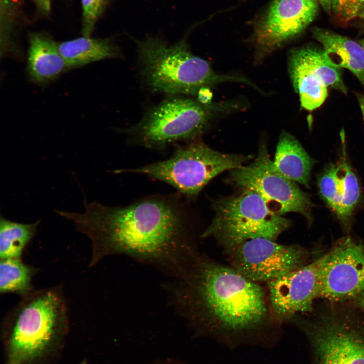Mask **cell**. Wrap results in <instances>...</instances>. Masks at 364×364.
I'll list each match as a JSON object with an SVG mask.
<instances>
[{
    "label": "cell",
    "instance_id": "obj_1",
    "mask_svg": "<svg viewBox=\"0 0 364 364\" xmlns=\"http://www.w3.org/2000/svg\"><path fill=\"white\" fill-rule=\"evenodd\" d=\"M178 194L152 195L123 206L85 201L83 213L56 212L90 239L89 266L108 255L122 254L158 265L176 277L199 253L190 214Z\"/></svg>",
    "mask_w": 364,
    "mask_h": 364
},
{
    "label": "cell",
    "instance_id": "obj_2",
    "mask_svg": "<svg viewBox=\"0 0 364 364\" xmlns=\"http://www.w3.org/2000/svg\"><path fill=\"white\" fill-rule=\"evenodd\" d=\"M171 287L180 311L205 328L225 335L260 332L279 324L267 288L200 253Z\"/></svg>",
    "mask_w": 364,
    "mask_h": 364
},
{
    "label": "cell",
    "instance_id": "obj_3",
    "mask_svg": "<svg viewBox=\"0 0 364 364\" xmlns=\"http://www.w3.org/2000/svg\"><path fill=\"white\" fill-rule=\"evenodd\" d=\"M136 43L141 76L153 92L196 96L202 88L225 82L243 83L257 92L260 89L244 76L215 72L208 61L191 52L185 38L173 45L155 37Z\"/></svg>",
    "mask_w": 364,
    "mask_h": 364
},
{
    "label": "cell",
    "instance_id": "obj_4",
    "mask_svg": "<svg viewBox=\"0 0 364 364\" xmlns=\"http://www.w3.org/2000/svg\"><path fill=\"white\" fill-rule=\"evenodd\" d=\"M245 107L238 100L206 104L196 98L172 95L151 107L138 123L122 132L134 144L163 150L201 139L216 118Z\"/></svg>",
    "mask_w": 364,
    "mask_h": 364
},
{
    "label": "cell",
    "instance_id": "obj_5",
    "mask_svg": "<svg viewBox=\"0 0 364 364\" xmlns=\"http://www.w3.org/2000/svg\"><path fill=\"white\" fill-rule=\"evenodd\" d=\"M10 312L6 364H28L39 358L65 327L67 307L60 287L32 290Z\"/></svg>",
    "mask_w": 364,
    "mask_h": 364
},
{
    "label": "cell",
    "instance_id": "obj_6",
    "mask_svg": "<svg viewBox=\"0 0 364 364\" xmlns=\"http://www.w3.org/2000/svg\"><path fill=\"white\" fill-rule=\"evenodd\" d=\"M211 207L214 216L201 237L213 239L226 256L250 239L277 240L292 224L290 219L272 212L261 195L251 189H238L215 199Z\"/></svg>",
    "mask_w": 364,
    "mask_h": 364
},
{
    "label": "cell",
    "instance_id": "obj_7",
    "mask_svg": "<svg viewBox=\"0 0 364 364\" xmlns=\"http://www.w3.org/2000/svg\"><path fill=\"white\" fill-rule=\"evenodd\" d=\"M253 159L251 154L219 152L199 139L177 145L173 154L166 160L115 172L136 173L164 182L191 200L220 173L239 167Z\"/></svg>",
    "mask_w": 364,
    "mask_h": 364
},
{
    "label": "cell",
    "instance_id": "obj_8",
    "mask_svg": "<svg viewBox=\"0 0 364 364\" xmlns=\"http://www.w3.org/2000/svg\"><path fill=\"white\" fill-rule=\"evenodd\" d=\"M335 303L290 321L309 338L316 364H364V318L355 306Z\"/></svg>",
    "mask_w": 364,
    "mask_h": 364
},
{
    "label": "cell",
    "instance_id": "obj_9",
    "mask_svg": "<svg viewBox=\"0 0 364 364\" xmlns=\"http://www.w3.org/2000/svg\"><path fill=\"white\" fill-rule=\"evenodd\" d=\"M225 182L238 189L257 192L276 214L298 213L308 223H311L313 204L309 195L278 171L264 141L260 142L255 158L249 163L229 171Z\"/></svg>",
    "mask_w": 364,
    "mask_h": 364
},
{
    "label": "cell",
    "instance_id": "obj_10",
    "mask_svg": "<svg viewBox=\"0 0 364 364\" xmlns=\"http://www.w3.org/2000/svg\"><path fill=\"white\" fill-rule=\"evenodd\" d=\"M317 0H273L255 20L250 39L255 64L299 36L313 22Z\"/></svg>",
    "mask_w": 364,
    "mask_h": 364
},
{
    "label": "cell",
    "instance_id": "obj_11",
    "mask_svg": "<svg viewBox=\"0 0 364 364\" xmlns=\"http://www.w3.org/2000/svg\"><path fill=\"white\" fill-rule=\"evenodd\" d=\"M310 256L300 245L257 238L242 243L226 257L229 265L246 278L267 284L307 264Z\"/></svg>",
    "mask_w": 364,
    "mask_h": 364
},
{
    "label": "cell",
    "instance_id": "obj_12",
    "mask_svg": "<svg viewBox=\"0 0 364 364\" xmlns=\"http://www.w3.org/2000/svg\"><path fill=\"white\" fill-rule=\"evenodd\" d=\"M288 70L301 106L308 111L320 107L328 96V88L347 94L341 68L328 60L322 47L304 45L291 49Z\"/></svg>",
    "mask_w": 364,
    "mask_h": 364
},
{
    "label": "cell",
    "instance_id": "obj_13",
    "mask_svg": "<svg viewBox=\"0 0 364 364\" xmlns=\"http://www.w3.org/2000/svg\"><path fill=\"white\" fill-rule=\"evenodd\" d=\"M319 298L333 302L364 293V242L346 237L321 256Z\"/></svg>",
    "mask_w": 364,
    "mask_h": 364
},
{
    "label": "cell",
    "instance_id": "obj_14",
    "mask_svg": "<svg viewBox=\"0 0 364 364\" xmlns=\"http://www.w3.org/2000/svg\"><path fill=\"white\" fill-rule=\"evenodd\" d=\"M321 257L266 284L273 316L279 324L314 309L320 296Z\"/></svg>",
    "mask_w": 364,
    "mask_h": 364
},
{
    "label": "cell",
    "instance_id": "obj_15",
    "mask_svg": "<svg viewBox=\"0 0 364 364\" xmlns=\"http://www.w3.org/2000/svg\"><path fill=\"white\" fill-rule=\"evenodd\" d=\"M58 44L44 33L29 35L27 71L32 82L48 84L69 69L59 51Z\"/></svg>",
    "mask_w": 364,
    "mask_h": 364
},
{
    "label": "cell",
    "instance_id": "obj_16",
    "mask_svg": "<svg viewBox=\"0 0 364 364\" xmlns=\"http://www.w3.org/2000/svg\"><path fill=\"white\" fill-rule=\"evenodd\" d=\"M313 37L334 66L351 71L364 87V48L358 42L331 30L314 27Z\"/></svg>",
    "mask_w": 364,
    "mask_h": 364
},
{
    "label": "cell",
    "instance_id": "obj_17",
    "mask_svg": "<svg viewBox=\"0 0 364 364\" xmlns=\"http://www.w3.org/2000/svg\"><path fill=\"white\" fill-rule=\"evenodd\" d=\"M273 163L286 178L309 187L311 172L315 161L298 140L285 130L279 135Z\"/></svg>",
    "mask_w": 364,
    "mask_h": 364
},
{
    "label": "cell",
    "instance_id": "obj_18",
    "mask_svg": "<svg viewBox=\"0 0 364 364\" xmlns=\"http://www.w3.org/2000/svg\"><path fill=\"white\" fill-rule=\"evenodd\" d=\"M58 46L69 69L79 68L105 59L122 57L120 49L107 39L83 36L58 43Z\"/></svg>",
    "mask_w": 364,
    "mask_h": 364
},
{
    "label": "cell",
    "instance_id": "obj_19",
    "mask_svg": "<svg viewBox=\"0 0 364 364\" xmlns=\"http://www.w3.org/2000/svg\"><path fill=\"white\" fill-rule=\"evenodd\" d=\"M337 168L341 204L337 217L348 229L350 226L353 212L360 200L361 191L358 178L347 162L345 145H343L342 157Z\"/></svg>",
    "mask_w": 364,
    "mask_h": 364
},
{
    "label": "cell",
    "instance_id": "obj_20",
    "mask_svg": "<svg viewBox=\"0 0 364 364\" xmlns=\"http://www.w3.org/2000/svg\"><path fill=\"white\" fill-rule=\"evenodd\" d=\"M40 223L23 224L1 217V259L21 258L22 252L34 236Z\"/></svg>",
    "mask_w": 364,
    "mask_h": 364
},
{
    "label": "cell",
    "instance_id": "obj_21",
    "mask_svg": "<svg viewBox=\"0 0 364 364\" xmlns=\"http://www.w3.org/2000/svg\"><path fill=\"white\" fill-rule=\"evenodd\" d=\"M36 268L24 263L21 258L1 259L0 292L24 295L32 290Z\"/></svg>",
    "mask_w": 364,
    "mask_h": 364
},
{
    "label": "cell",
    "instance_id": "obj_22",
    "mask_svg": "<svg viewBox=\"0 0 364 364\" xmlns=\"http://www.w3.org/2000/svg\"><path fill=\"white\" fill-rule=\"evenodd\" d=\"M317 184L321 197L337 216L340 207L337 165L330 164L326 166L318 178Z\"/></svg>",
    "mask_w": 364,
    "mask_h": 364
},
{
    "label": "cell",
    "instance_id": "obj_23",
    "mask_svg": "<svg viewBox=\"0 0 364 364\" xmlns=\"http://www.w3.org/2000/svg\"><path fill=\"white\" fill-rule=\"evenodd\" d=\"M81 1L82 7L81 33L83 36L89 37L108 0H81Z\"/></svg>",
    "mask_w": 364,
    "mask_h": 364
},
{
    "label": "cell",
    "instance_id": "obj_24",
    "mask_svg": "<svg viewBox=\"0 0 364 364\" xmlns=\"http://www.w3.org/2000/svg\"><path fill=\"white\" fill-rule=\"evenodd\" d=\"M364 6V0H331V11L343 22L359 17Z\"/></svg>",
    "mask_w": 364,
    "mask_h": 364
},
{
    "label": "cell",
    "instance_id": "obj_25",
    "mask_svg": "<svg viewBox=\"0 0 364 364\" xmlns=\"http://www.w3.org/2000/svg\"><path fill=\"white\" fill-rule=\"evenodd\" d=\"M39 10L44 13H48L51 9V0H35Z\"/></svg>",
    "mask_w": 364,
    "mask_h": 364
},
{
    "label": "cell",
    "instance_id": "obj_26",
    "mask_svg": "<svg viewBox=\"0 0 364 364\" xmlns=\"http://www.w3.org/2000/svg\"><path fill=\"white\" fill-rule=\"evenodd\" d=\"M353 300L354 305L364 312V293L357 296Z\"/></svg>",
    "mask_w": 364,
    "mask_h": 364
},
{
    "label": "cell",
    "instance_id": "obj_27",
    "mask_svg": "<svg viewBox=\"0 0 364 364\" xmlns=\"http://www.w3.org/2000/svg\"><path fill=\"white\" fill-rule=\"evenodd\" d=\"M323 9L329 13L331 12V0H317Z\"/></svg>",
    "mask_w": 364,
    "mask_h": 364
},
{
    "label": "cell",
    "instance_id": "obj_28",
    "mask_svg": "<svg viewBox=\"0 0 364 364\" xmlns=\"http://www.w3.org/2000/svg\"><path fill=\"white\" fill-rule=\"evenodd\" d=\"M356 96L362 112L364 121V95L356 93Z\"/></svg>",
    "mask_w": 364,
    "mask_h": 364
},
{
    "label": "cell",
    "instance_id": "obj_29",
    "mask_svg": "<svg viewBox=\"0 0 364 364\" xmlns=\"http://www.w3.org/2000/svg\"><path fill=\"white\" fill-rule=\"evenodd\" d=\"M358 17L364 21V6Z\"/></svg>",
    "mask_w": 364,
    "mask_h": 364
},
{
    "label": "cell",
    "instance_id": "obj_30",
    "mask_svg": "<svg viewBox=\"0 0 364 364\" xmlns=\"http://www.w3.org/2000/svg\"><path fill=\"white\" fill-rule=\"evenodd\" d=\"M364 48V38L358 41Z\"/></svg>",
    "mask_w": 364,
    "mask_h": 364
}]
</instances>
